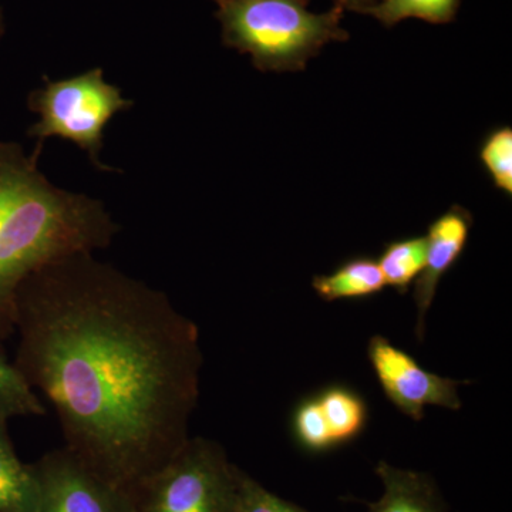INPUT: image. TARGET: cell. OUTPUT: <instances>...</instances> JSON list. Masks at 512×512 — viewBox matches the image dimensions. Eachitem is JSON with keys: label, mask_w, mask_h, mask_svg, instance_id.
<instances>
[{"label": "cell", "mask_w": 512, "mask_h": 512, "mask_svg": "<svg viewBox=\"0 0 512 512\" xmlns=\"http://www.w3.org/2000/svg\"><path fill=\"white\" fill-rule=\"evenodd\" d=\"M15 366L55 409L64 448L130 494L190 439L200 329L94 254L40 269L16 299Z\"/></svg>", "instance_id": "cell-1"}, {"label": "cell", "mask_w": 512, "mask_h": 512, "mask_svg": "<svg viewBox=\"0 0 512 512\" xmlns=\"http://www.w3.org/2000/svg\"><path fill=\"white\" fill-rule=\"evenodd\" d=\"M119 231L103 201L56 187L19 143L0 140V342L16 332L26 279L67 256L109 248Z\"/></svg>", "instance_id": "cell-2"}, {"label": "cell", "mask_w": 512, "mask_h": 512, "mask_svg": "<svg viewBox=\"0 0 512 512\" xmlns=\"http://www.w3.org/2000/svg\"><path fill=\"white\" fill-rule=\"evenodd\" d=\"M224 46L261 72H301L332 42H346L343 10H309L311 0H211Z\"/></svg>", "instance_id": "cell-3"}, {"label": "cell", "mask_w": 512, "mask_h": 512, "mask_svg": "<svg viewBox=\"0 0 512 512\" xmlns=\"http://www.w3.org/2000/svg\"><path fill=\"white\" fill-rule=\"evenodd\" d=\"M28 107L39 116L28 130V136L36 141L30 153L35 160L47 140L62 138L87 153L97 170L116 171L101 161L104 130L117 114L133 109L134 100L126 99L120 87L107 82L101 67L66 79L45 77L43 86L30 92Z\"/></svg>", "instance_id": "cell-4"}, {"label": "cell", "mask_w": 512, "mask_h": 512, "mask_svg": "<svg viewBox=\"0 0 512 512\" xmlns=\"http://www.w3.org/2000/svg\"><path fill=\"white\" fill-rule=\"evenodd\" d=\"M242 473L220 443L190 437L131 491L134 512H239Z\"/></svg>", "instance_id": "cell-5"}, {"label": "cell", "mask_w": 512, "mask_h": 512, "mask_svg": "<svg viewBox=\"0 0 512 512\" xmlns=\"http://www.w3.org/2000/svg\"><path fill=\"white\" fill-rule=\"evenodd\" d=\"M367 357L389 402L410 419L423 420L424 409L429 406L453 412L463 406L458 387L470 384V380L448 379L423 369L413 356L384 336L369 340Z\"/></svg>", "instance_id": "cell-6"}, {"label": "cell", "mask_w": 512, "mask_h": 512, "mask_svg": "<svg viewBox=\"0 0 512 512\" xmlns=\"http://www.w3.org/2000/svg\"><path fill=\"white\" fill-rule=\"evenodd\" d=\"M39 480L37 512H134L130 494L110 484L67 448H57L33 464Z\"/></svg>", "instance_id": "cell-7"}, {"label": "cell", "mask_w": 512, "mask_h": 512, "mask_svg": "<svg viewBox=\"0 0 512 512\" xmlns=\"http://www.w3.org/2000/svg\"><path fill=\"white\" fill-rule=\"evenodd\" d=\"M473 214L461 205H453L431 222L426 235V264L414 282V303L417 308L416 336L423 342L426 316L436 298L441 279L463 255L473 228Z\"/></svg>", "instance_id": "cell-8"}, {"label": "cell", "mask_w": 512, "mask_h": 512, "mask_svg": "<svg viewBox=\"0 0 512 512\" xmlns=\"http://www.w3.org/2000/svg\"><path fill=\"white\" fill-rule=\"evenodd\" d=\"M377 477L383 495L375 503H366L369 512H446L443 498L433 478L419 471L403 470L380 461Z\"/></svg>", "instance_id": "cell-9"}, {"label": "cell", "mask_w": 512, "mask_h": 512, "mask_svg": "<svg viewBox=\"0 0 512 512\" xmlns=\"http://www.w3.org/2000/svg\"><path fill=\"white\" fill-rule=\"evenodd\" d=\"M8 417L0 414V512H37L39 480L33 464H23L9 437Z\"/></svg>", "instance_id": "cell-10"}, {"label": "cell", "mask_w": 512, "mask_h": 512, "mask_svg": "<svg viewBox=\"0 0 512 512\" xmlns=\"http://www.w3.org/2000/svg\"><path fill=\"white\" fill-rule=\"evenodd\" d=\"M313 291L326 302L365 299L384 291L386 284L375 258L355 256L329 274L312 279Z\"/></svg>", "instance_id": "cell-11"}, {"label": "cell", "mask_w": 512, "mask_h": 512, "mask_svg": "<svg viewBox=\"0 0 512 512\" xmlns=\"http://www.w3.org/2000/svg\"><path fill=\"white\" fill-rule=\"evenodd\" d=\"M315 397L335 448L357 439L365 430L369 414L365 400L355 390L329 386Z\"/></svg>", "instance_id": "cell-12"}, {"label": "cell", "mask_w": 512, "mask_h": 512, "mask_svg": "<svg viewBox=\"0 0 512 512\" xmlns=\"http://www.w3.org/2000/svg\"><path fill=\"white\" fill-rule=\"evenodd\" d=\"M427 241L424 237L396 239L383 248L376 259L382 271L384 284L406 295L419 278L426 264Z\"/></svg>", "instance_id": "cell-13"}, {"label": "cell", "mask_w": 512, "mask_h": 512, "mask_svg": "<svg viewBox=\"0 0 512 512\" xmlns=\"http://www.w3.org/2000/svg\"><path fill=\"white\" fill-rule=\"evenodd\" d=\"M461 0H382L365 15L372 16L386 28L406 19H420L433 25H446L456 19Z\"/></svg>", "instance_id": "cell-14"}, {"label": "cell", "mask_w": 512, "mask_h": 512, "mask_svg": "<svg viewBox=\"0 0 512 512\" xmlns=\"http://www.w3.org/2000/svg\"><path fill=\"white\" fill-rule=\"evenodd\" d=\"M0 414L8 417L43 416L46 407L35 390L20 375L18 367L10 365L0 350Z\"/></svg>", "instance_id": "cell-15"}, {"label": "cell", "mask_w": 512, "mask_h": 512, "mask_svg": "<svg viewBox=\"0 0 512 512\" xmlns=\"http://www.w3.org/2000/svg\"><path fill=\"white\" fill-rule=\"evenodd\" d=\"M478 158L490 175L494 187L512 195V128L494 127L481 141Z\"/></svg>", "instance_id": "cell-16"}, {"label": "cell", "mask_w": 512, "mask_h": 512, "mask_svg": "<svg viewBox=\"0 0 512 512\" xmlns=\"http://www.w3.org/2000/svg\"><path fill=\"white\" fill-rule=\"evenodd\" d=\"M292 431L296 443L309 453H325L335 448L315 396L302 400L296 407Z\"/></svg>", "instance_id": "cell-17"}, {"label": "cell", "mask_w": 512, "mask_h": 512, "mask_svg": "<svg viewBox=\"0 0 512 512\" xmlns=\"http://www.w3.org/2000/svg\"><path fill=\"white\" fill-rule=\"evenodd\" d=\"M239 512H308L262 487L258 481L242 473Z\"/></svg>", "instance_id": "cell-18"}, {"label": "cell", "mask_w": 512, "mask_h": 512, "mask_svg": "<svg viewBox=\"0 0 512 512\" xmlns=\"http://www.w3.org/2000/svg\"><path fill=\"white\" fill-rule=\"evenodd\" d=\"M382 0H335V6L342 9L343 12L350 10V12L362 13L365 15L367 10L372 9L377 3Z\"/></svg>", "instance_id": "cell-19"}, {"label": "cell", "mask_w": 512, "mask_h": 512, "mask_svg": "<svg viewBox=\"0 0 512 512\" xmlns=\"http://www.w3.org/2000/svg\"><path fill=\"white\" fill-rule=\"evenodd\" d=\"M5 15H3L2 6H0V40H2L3 35H5Z\"/></svg>", "instance_id": "cell-20"}]
</instances>
